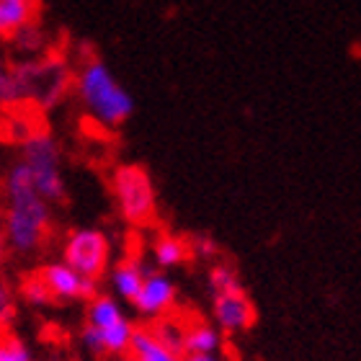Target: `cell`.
Returning <instances> with one entry per match:
<instances>
[{
    "label": "cell",
    "mask_w": 361,
    "mask_h": 361,
    "mask_svg": "<svg viewBox=\"0 0 361 361\" xmlns=\"http://www.w3.org/2000/svg\"><path fill=\"white\" fill-rule=\"evenodd\" d=\"M129 356H135L137 361H183L168 346H163L152 336L150 328H137L135 338H132V348H129Z\"/></svg>",
    "instance_id": "cell-15"
},
{
    "label": "cell",
    "mask_w": 361,
    "mask_h": 361,
    "mask_svg": "<svg viewBox=\"0 0 361 361\" xmlns=\"http://www.w3.org/2000/svg\"><path fill=\"white\" fill-rule=\"evenodd\" d=\"M124 310H121L119 300L111 297V294H96L93 300L88 302V312H85V323L98 328V331H106L111 325L121 323L124 320Z\"/></svg>",
    "instance_id": "cell-14"
},
{
    "label": "cell",
    "mask_w": 361,
    "mask_h": 361,
    "mask_svg": "<svg viewBox=\"0 0 361 361\" xmlns=\"http://www.w3.org/2000/svg\"><path fill=\"white\" fill-rule=\"evenodd\" d=\"M80 343H83L85 351H88V354H93V356H104L106 354L104 336H101V331H98V328H93V325H88V323H85L83 331H80Z\"/></svg>",
    "instance_id": "cell-23"
},
{
    "label": "cell",
    "mask_w": 361,
    "mask_h": 361,
    "mask_svg": "<svg viewBox=\"0 0 361 361\" xmlns=\"http://www.w3.org/2000/svg\"><path fill=\"white\" fill-rule=\"evenodd\" d=\"M16 317V292L11 281L0 274V331H6Z\"/></svg>",
    "instance_id": "cell-22"
},
{
    "label": "cell",
    "mask_w": 361,
    "mask_h": 361,
    "mask_svg": "<svg viewBox=\"0 0 361 361\" xmlns=\"http://www.w3.org/2000/svg\"><path fill=\"white\" fill-rule=\"evenodd\" d=\"M191 253L199 258H214L217 256V245H214L212 238H196V240L191 243Z\"/></svg>",
    "instance_id": "cell-24"
},
{
    "label": "cell",
    "mask_w": 361,
    "mask_h": 361,
    "mask_svg": "<svg viewBox=\"0 0 361 361\" xmlns=\"http://www.w3.org/2000/svg\"><path fill=\"white\" fill-rule=\"evenodd\" d=\"M62 261L80 271L83 276L98 281L111 264V240L98 227L73 230L62 243Z\"/></svg>",
    "instance_id": "cell-6"
},
{
    "label": "cell",
    "mask_w": 361,
    "mask_h": 361,
    "mask_svg": "<svg viewBox=\"0 0 361 361\" xmlns=\"http://www.w3.org/2000/svg\"><path fill=\"white\" fill-rule=\"evenodd\" d=\"M21 104V90H18V78H16V65L11 60L0 57V106H13Z\"/></svg>",
    "instance_id": "cell-19"
},
{
    "label": "cell",
    "mask_w": 361,
    "mask_h": 361,
    "mask_svg": "<svg viewBox=\"0 0 361 361\" xmlns=\"http://www.w3.org/2000/svg\"><path fill=\"white\" fill-rule=\"evenodd\" d=\"M0 361H37L31 348L16 333L0 331Z\"/></svg>",
    "instance_id": "cell-21"
},
{
    "label": "cell",
    "mask_w": 361,
    "mask_h": 361,
    "mask_svg": "<svg viewBox=\"0 0 361 361\" xmlns=\"http://www.w3.org/2000/svg\"><path fill=\"white\" fill-rule=\"evenodd\" d=\"M152 336L163 343V346H168L173 354L178 356H186V351H183V336H186V325L180 323V320H173V317H160V320H155L152 323Z\"/></svg>",
    "instance_id": "cell-17"
},
{
    "label": "cell",
    "mask_w": 361,
    "mask_h": 361,
    "mask_svg": "<svg viewBox=\"0 0 361 361\" xmlns=\"http://www.w3.org/2000/svg\"><path fill=\"white\" fill-rule=\"evenodd\" d=\"M150 271H152L150 266H145L142 261H137V258H124L119 264H114L111 274H109L114 294H116L119 300L132 305V302L137 300V294H140V289H142L145 279H147Z\"/></svg>",
    "instance_id": "cell-10"
},
{
    "label": "cell",
    "mask_w": 361,
    "mask_h": 361,
    "mask_svg": "<svg viewBox=\"0 0 361 361\" xmlns=\"http://www.w3.org/2000/svg\"><path fill=\"white\" fill-rule=\"evenodd\" d=\"M16 78L21 90V104H31L37 111H52L75 88V75L62 54L47 52L34 60H18Z\"/></svg>",
    "instance_id": "cell-3"
},
{
    "label": "cell",
    "mask_w": 361,
    "mask_h": 361,
    "mask_svg": "<svg viewBox=\"0 0 361 361\" xmlns=\"http://www.w3.org/2000/svg\"><path fill=\"white\" fill-rule=\"evenodd\" d=\"M3 233H6L8 248L18 256H34L37 250L44 248L52 227V212L49 202L39 194L34 186L29 168L21 160L11 166L3 183Z\"/></svg>",
    "instance_id": "cell-1"
},
{
    "label": "cell",
    "mask_w": 361,
    "mask_h": 361,
    "mask_svg": "<svg viewBox=\"0 0 361 361\" xmlns=\"http://www.w3.org/2000/svg\"><path fill=\"white\" fill-rule=\"evenodd\" d=\"M212 317L222 333H245L256 323V305L245 289L214 294L212 297Z\"/></svg>",
    "instance_id": "cell-8"
},
{
    "label": "cell",
    "mask_w": 361,
    "mask_h": 361,
    "mask_svg": "<svg viewBox=\"0 0 361 361\" xmlns=\"http://www.w3.org/2000/svg\"><path fill=\"white\" fill-rule=\"evenodd\" d=\"M18 294H21V300L26 302V305H31V307H49V305H54L52 292L47 289V284L42 281V276H39L37 271L21 279Z\"/></svg>",
    "instance_id": "cell-18"
},
{
    "label": "cell",
    "mask_w": 361,
    "mask_h": 361,
    "mask_svg": "<svg viewBox=\"0 0 361 361\" xmlns=\"http://www.w3.org/2000/svg\"><path fill=\"white\" fill-rule=\"evenodd\" d=\"M37 0H0V37L11 39L18 29L34 21Z\"/></svg>",
    "instance_id": "cell-12"
},
{
    "label": "cell",
    "mask_w": 361,
    "mask_h": 361,
    "mask_svg": "<svg viewBox=\"0 0 361 361\" xmlns=\"http://www.w3.org/2000/svg\"><path fill=\"white\" fill-rule=\"evenodd\" d=\"M135 310L142 317H150V320H160L171 312V307L176 305V284L173 279L168 276L166 271L152 269L145 279L142 289L137 294V300L132 302Z\"/></svg>",
    "instance_id": "cell-9"
},
{
    "label": "cell",
    "mask_w": 361,
    "mask_h": 361,
    "mask_svg": "<svg viewBox=\"0 0 361 361\" xmlns=\"http://www.w3.org/2000/svg\"><path fill=\"white\" fill-rule=\"evenodd\" d=\"M222 348V331L209 323H191L186 325L183 336V351L188 354H219Z\"/></svg>",
    "instance_id": "cell-13"
},
{
    "label": "cell",
    "mask_w": 361,
    "mask_h": 361,
    "mask_svg": "<svg viewBox=\"0 0 361 361\" xmlns=\"http://www.w3.org/2000/svg\"><path fill=\"white\" fill-rule=\"evenodd\" d=\"M11 42H13L16 52L21 54V60H34V57H42V54H47V31L39 26L37 21L26 23L23 29H18L11 37Z\"/></svg>",
    "instance_id": "cell-16"
},
{
    "label": "cell",
    "mask_w": 361,
    "mask_h": 361,
    "mask_svg": "<svg viewBox=\"0 0 361 361\" xmlns=\"http://www.w3.org/2000/svg\"><path fill=\"white\" fill-rule=\"evenodd\" d=\"M111 194L127 225L147 227L158 217V194L147 168L137 163L116 166L111 173Z\"/></svg>",
    "instance_id": "cell-4"
},
{
    "label": "cell",
    "mask_w": 361,
    "mask_h": 361,
    "mask_svg": "<svg viewBox=\"0 0 361 361\" xmlns=\"http://www.w3.org/2000/svg\"><path fill=\"white\" fill-rule=\"evenodd\" d=\"M121 361H137V359H135V356H129V354H127V356H121Z\"/></svg>",
    "instance_id": "cell-27"
},
{
    "label": "cell",
    "mask_w": 361,
    "mask_h": 361,
    "mask_svg": "<svg viewBox=\"0 0 361 361\" xmlns=\"http://www.w3.org/2000/svg\"><path fill=\"white\" fill-rule=\"evenodd\" d=\"M47 289L52 292L54 302H78V300H93L98 294V281L83 276L80 271H75L65 261H52L44 264L37 271Z\"/></svg>",
    "instance_id": "cell-7"
},
{
    "label": "cell",
    "mask_w": 361,
    "mask_h": 361,
    "mask_svg": "<svg viewBox=\"0 0 361 361\" xmlns=\"http://www.w3.org/2000/svg\"><path fill=\"white\" fill-rule=\"evenodd\" d=\"M235 289H243V281L238 276V271L230 264H214L209 269V292L214 294H225L235 292Z\"/></svg>",
    "instance_id": "cell-20"
},
{
    "label": "cell",
    "mask_w": 361,
    "mask_h": 361,
    "mask_svg": "<svg viewBox=\"0 0 361 361\" xmlns=\"http://www.w3.org/2000/svg\"><path fill=\"white\" fill-rule=\"evenodd\" d=\"M152 264L158 271H168L188 261L191 256V243L178 238V235H158L152 240Z\"/></svg>",
    "instance_id": "cell-11"
},
{
    "label": "cell",
    "mask_w": 361,
    "mask_h": 361,
    "mask_svg": "<svg viewBox=\"0 0 361 361\" xmlns=\"http://www.w3.org/2000/svg\"><path fill=\"white\" fill-rule=\"evenodd\" d=\"M75 93L90 119L116 129L135 114V98L101 57H88L75 73Z\"/></svg>",
    "instance_id": "cell-2"
},
{
    "label": "cell",
    "mask_w": 361,
    "mask_h": 361,
    "mask_svg": "<svg viewBox=\"0 0 361 361\" xmlns=\"http://www.w3.org/2000/svg\"><path fill=\"white\" fill-rule=\"evenodd\" d=\"M183 361H222L219 354H188L183 356Z\"/></svg>",
    "instance_id": "cell-26"
},
{
    "label": "cell",
    "mask_w": 361,
    "mask_h": 361,
    "mask_svg": "<svg viewBox=\"0 0 361 361\" xmlns=\"http://www.w3.org/2000/svg\"><path fill=\"white\" fill-rule=\"evenodd\" d=\"M21 163L29 168L34 186L47 202L65 199V176H62V150L47 129H39L21 142Z\"/></svg>",
    "instance_id": "cell-5"
},
{
    "label": "cell",
    "mask_w": 361,
    "mask_h": 361,
    "mask_svg": "<svg viewBox=\"0 0 361 361\" xmlns=\"http://www.w3.org/2000/svg\"><path fill=\"white\" fill-rule=\"evenodd\" d=\"M8 240H6V233H3V225H0V269L6 264V256H8Z\"/></svg>",
    "instance_id": "cell-25"
}]
</instances>
